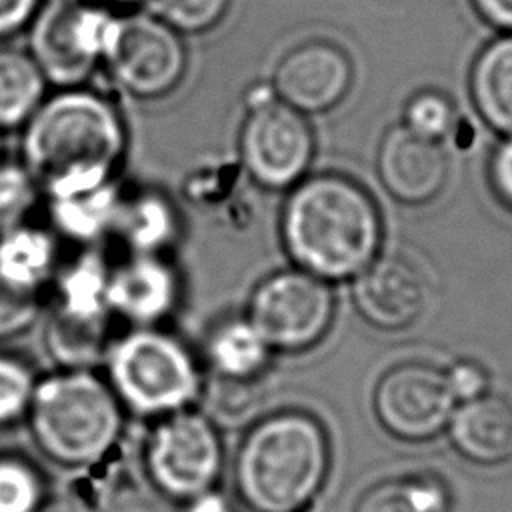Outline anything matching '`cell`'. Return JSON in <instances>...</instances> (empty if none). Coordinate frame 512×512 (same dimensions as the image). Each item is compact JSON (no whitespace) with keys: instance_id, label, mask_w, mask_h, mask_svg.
Masks as SVG:
<instances>
[{"instance_id":"obj_35","label":"cell","mask_w":512,"mask_h":512,"mask_svg":"<svg viewBox=\"0 0 512 512\" xmlns=\"http://www.w3.org/2000/svg\"><path fill=\"white\" fill-rule=\"evenodd\" d=\"M472 4L488 24L512 32V0H472Z\"/></svg>"},{"instance_id":"obj_37","label":"cell","mask_w":512,"mask_h":512,"mask_svg":"<svg viewBox=\"0 0 512 512\" xmlns=\"http://www.w3.org/2000/svg\"><path fill=\"white\" fill-rule=\"evenodd\" d=\"M112 8H124V10H134V8H142L146 4V0H100Z\"/></svg>"},{"instance_id":"obj_5","label":"cell","mask_w":512,"mask_h":512,"mask_svg":"<svg viewBox=\"0 0 512 512\" xmlns=\"http://www.w3.org/2000/svg\"><path fill=\"white\" fill-rule=\"evenodd\" d=\"M102 364L124 410L142 416L190 408L202 392L198 358L162 326L128 328L112 338Z\"/></svg>"},{"instance_id":"obj_25","label":"cell","mask_w":512,"mask_h":512,"mask_svg":"<svg viewBox=\"0 0 512 512\" xmlns=\"http://www.w3.org/2000/svg\"><path fill=\"white\" fill-rule=\"evenodd\" d=\"M354 512H446V492L432 478L386 480L368 490Z\"/></svg>"},{"instance_id":"obj_3","label":"cell","mask_w":512,"mask_h":512,"mask_svg":"<svg viewBox=\"0 0 512 512\" xmlns=\"http://www.w3.org/2000/svg\"><path fill=\"white\" fill-rule=\"evenodd\" d=\"M328 462V438L316 418L298 410L270 414L240 442L236 492L254 512H298L322 488Z\"/></svg>"},{"instance_id":"obj_14","label":"cell","mask_w":512,"mask_h":512,"mask_svg":"<svg viewBox=\"0 0 512 512\" xmlns=\"http://www.w3.org/2000/svg\"><path fill=\"white\" fill-rule=\"evenodd\" d=\"M352 302L374 328L404 330L426 308V284L408 260L376 256L352 278Z\"/></svg>"},{"instance_id":"obj_2","label":"cell","mask_w":512,"mask_h":512,"mask_svg":"<svg viewBox=\"0 0 512 512\" xmlns=\"http://www.w3.org/2000/svg\"><path fill=\"white\" fill-rule=\"evenodd\" d=\"M278 230L292 266L326 282L352 280L382 246V216L370 192L332 172L286 190Z\"/></svg>"},{"instance_id":"obj_36","label":"cell","mask_w":512,"mask_h":512,"mask_svg":"<svg viewBox=\"0 0 512 512\" xmlns=\"http://www.w3.org/2000/svg\"><path fill=\"white\" fill-rule=\"evenodd\" d=\"M38 512H96V510L74 496H62L40 506Z\"/></svg>"},{"instance_id":"obj_11","label":"cell","mask_w":512,"mask_h":512,"mask_svg":"<svg viewBox=\"0 0 512 512\" xmlns=\"http://www.w3.org/2000/svg\"><path fill=\"white\" fill-rule=\"evenodd\" d=\"M446 370L428 362L390 368L374 392L380 424L404 440H426L444 430L456 408Z\"/></svg>"},{"instance_id":"obj_19","label":"cell","mask_w":512,"mask_h":512,"mask_svg":"<svg viewBox=\"0 0 512 512\" xmlns=\"http://www.w3.org/2000/svg\"><path fill=\"white\" fill-rule=\"evenodd\" d=\"M110 266L112 264L106 260L100 246L80 248V252L70 262L60 264L50 284L54 290V298L48 310H54L74 320L110 324Z\"/></svg>"},{"instance_id":"obj_17","label":"cell","mask_w":512,"mask_h":512,"mask_svg":"<svg viewBox=\"0 0 512 512\" xmlns=\"http://www.w3.org/2000/svg\"><path fill=\"white\" fill-rule=\"evenodd\" d=\"M180 234V212L168 194L158 188L124 190L112 238L126 254L168 256Z\"/></svg>"},{"instance_id":"obj_20","label":"cell","mask_w":512,"mask_h":512,"mask_svg":"<svg viewBox=\"0 0 512 512\" xmlns=\"http://www.w3.org/2000/svg\"><path fill=\"white\" fill-rule=\"evenodd\" d=\"M124 188L118 180L66 196L46 198L50 228L80 248H96L114 236Z\"/></svg>"},{"instance_id":"obj_21","label":"cell","mask_w":512,"mask_h":512,"mask_svg":"<svg viewBox=\"0 0 512 512\" xmlns=\"http://www.w3.org/2000/svg\"><path fill=\"white\" fill-rule=\"evenodd\" d=\"M474 110L500 136H512V32L490 40L474 58L468 78Z\"/></svg>"},{"instance_id":"obj_8","label":"cell","mask_w":512,"mask_h":512,"mask_svg":"<svg viewBox=\"0 0 512 512\" xmlns=\"http://www.w3.org/2000/svg\"><path fill=\"white\" fill-rule=\"evenodd\" d=\"M334 308L330 282L290 266L264 276L252 288L244 314L274 354H298L326 336Z\"/></svg>"},{"instance_id":"obj_23","label":"cell","mask_w":512,"mask_h":512,"mask_svg":"<svg viewBox=\"0 0 512 512\" xmlns=\"http://www.w3.org/2000/svg\"><path fill=\"white\" fill-rule=\"evenodd\" d=\"M48 86L28 50L0 48V132L22 128L48 96Z\"/></svg>"},{"instance_id":"obj_16","label":"cell","mask_w":512,"mask_h":512,"mask_svg":"<svg viewBox=\"0 0 512 512\" xmlns=\"http://www.w3.org/2000/svg\"><path fill=\"white\" fill-rule=\"evenodd\" d=\"M448 432L454 448L478 464H504L512 460V402L500 394L484 392L454 408Z\"/></svg>"},{"instance_id":"obj_22","label":"cell","mask_w":512,"mask_h":512,"mask_svg":"<svg viewBox=\"0 0 512 512\" xmlns=\"http://www.w3.org/2000/svg\"><path fill=\"white\" fill-rule=\"evenodd\" d=\"M272 356L274 350L246 314L222 318L206 334L204 358L220 378L252 382L268 370Z\"/></svg>"},{"instance_id":"obj_28","label":"cell","mask_w":512,"mask_h":512,"mask_svg":"<svg viewBox=\"0 0 512 512\" xmlns=\"http://www.w3.org/2000/svg\"><path fill=\"white\" fill-rule=\"evenodd\" d=\"M402 124L418 136L442 142L456 124V112L444 94L436 90H424L408 100Z\"/></svg>"},{"instance_id":"obj_27","label":"cell","mask_w":512,"mask_h":512,"mask_svg":"<svg viewBox=\"0 0 512 512\" xmlns=\"http://www.w3.org/2000/svg\"><path fill=\"white\" fill-rule=\"evenodd\" d=\"M232 0H146L142 8L160 18L182 36L216 28L230 10Z\"/></svg>"},{"instance_id":"obj_18","label":"cell","mask_w":512,"mask_h":512,"mask_svg":"<svg viewBox=\"0 0 512 512\" xmlns=\"http://www.w3.org/2000/svg\"><path fill=\"white\" fill-rule=\"evenodd\" d=\"M58 236L48 226L26 222L0 234V282L40 298L60 268Z\"/></svg>"},{"instance_id":"obj_26","label":"cell","mask_w":512,"mask_h":512,"mask_svg":"<svg viewBox=\"0 0 512 512\" xmlns=\"http://www.w3.org/2000/svg\"><path fill=\"white\" fill-rule=\"evenodd\" d=\"M42 190L22 162H0V234L30 222Z\"/></svg>"},{"instance_id":"obj_13","label":"cell","mask_w":512,"mask_h":512,"mask_svg":"<svg viewBox=\"0 0 512 512\" xmlns=\"http://www.w3.org/2000/svg\"><path fill=\"white\" fill-rule=\"evenodd\" d=\"M182 298L180 274L168 256L126 254L110 266L108 306L130 328L160 326Z\"/></svg>"},{"instance_id":"obj_24","label":"cell","mask_w":512,"mask_h":512,"mask_svg":"<svg viewBox=\"0 0 512 512\" xmlns=\"http://www.w3.org/2000/svg\"><path fill=\"white\" fill-rule=\"evenodd\" d=\"M110 324L84 322L54 310L44 314L42 342L58 368H94L102 364L110 344Z\"/></svg>"},{"instance_id":"obj_4","label":"cell","mask_w":512,"mask_h":512,"mask_svg":"<svg viewBox=\"0 0 512 512\" xmlns=\"http://www.w3.org/2000/svg\"><path fill=\"white\" fill-rule=\"evenodd\" d=\"M24 418L36 446L50 460L86 466L116 444L124 406L94 368H58L36 380Z\"/></svg>"},{"instance_id":"obj_7","label":"cell","mask_w":512,"mask_h":512,"mask_svg":"<svg viewBox=\"0 0 512 512\" xmlns=\"http://www.w3.org/2000/svg\"><path fill=\"white\" fill-rule=\"evenodd\" d=\"M312 156L314 132L308 116L278 100L270 86L256 90L238 130L244 174L264 190H290L308 176Z\"/></svg>"},{"instance_id":"obj_33","label":"cell","mask_w":512,"mask_h":512,"mask_svg":"<svg viewBox=\"0 0 512 512\" xmlns=\"http://www.w3.org/2000/svg\"><path fill=\"white\" fill-rule=\"evenodd\" d=\"M446 378L456 400L460 402L472 400L488 392V374L478 362L460 360L446 370Z\"/></svg>"},{"instance_id":"obj_6","label":"cell","mask_w":512,"mask_h":512,"mask_svg":"<svg viewBox=\"0 0 512 512\" xmlns=\"http://www.w3.org/2000/svg\"><path fill=\"white\" fill-rule=\"evenodd\" d=\"M120 12L100 0H44L26 28L28 52L54 88L88 84L102 68Z\"/></svg>"},{"instance_id":"obj_12","label":"cell","mask_w":512,"mask_h":512,"mask_svg":"<svg viewBox=\"0 0 512 512\" xmlns=\"http://www.w3.org/2000/svg\"><path fill=\"white\" fill-rule=\"evenodd\" d=\"M352 76L350 56L338 44L308 40L278 60L268 86L278 100L310 116L340 104Z\"/></svg>"},{"instance_id":"obj_29","label":"cell","mask_w":512,"mask_h":512,"mask_svg":"<svg viewBox=\"0 0 512 512\" xmlns=\"http://www.w3.org/2000/svg\"><path fill=\"white\" fill-rule=\"evenodd\" d=\"M42 484L18 458H0V512H38Z\"/></svg>"},{"instance_id":"obj_38","label":"cell","mask_w":512,"mask_h":512,"mask_svg":"<svg viewBox=\"0 0 512 512\" xmlns=\"http://www.w3.org/2000/svg\"><path fill=\"white\" fill-rule=\"evenodd\" d=\"M0 148H2V132H0Z\"/></svg>"},{"instance_id":"obj_34","label":"cell","mask_w":512,"mask_h":512,"mask_svg":"<svg viewBox=\"0 0 512 512\" xmlns=\"http://www.w3.org/2000/svg\"><path fill=\"white\" fill-rule=\"evenodd\" d=\"M44 0H0V40L26 32Z\"/></svg>"},{"instance_id":"obj_32","label":"cell","mask_w":512,"mask_h":512,"mask_svg":"<svg viewBox=\"0 0 512 512\" xmlns=\"http://www.w3.org/2000/svg\"><path fill=\"white\" fill-rule=\"evenodd\" d=\"M488 182L494 196L512 210V136L502 138L490 154Z\"/></svg>"},{"instance_id":"obj_15","label":"cell","mask_w":512,"mask_h":512,"mask_svg":"<svg viewBox=\"0 0 512 512\" xmlns=\"http://www.w3.org/2000/svg\"><path fill=\"white\" fill-rule=\"evenodd\" d=\"M378 176L388 194L404 204L434 200L448 178V154L442 142L392 126L378 146Z\"/></svg>"},{"instance_id":"obj_31","label":"cell","mask_w":512,"mask_h":512,"mask_svg":"<svg viewBox=\"0 0 512 512\" xmlns=\"http://www.w3.org/2000/svg\"><path fill=\"white\" fill-rule=\"evenodd\" d=\"M40 298L12 290L0 282V342L28 332L40 318Z\"/></svg>"},{"instance_id":"obj_9","label":"cell","mask_w":512,"mask_h":512,"mask_svg":"<svg viewBox=\"0 0 512 512\" xmlns=\"http://www.w3.org/2000/svg\"><path fill=\"white\" fill-rule=\"evenodd\" d=\"M102 68L130 98H164L188 70L184 36L146 8L122 10Z\"/></svg>"},{"instance_id":"obj_30","label":"cell","mask_w":512,"mask_h":512,"mask_svg":"<svg viewBox=\"0 0 512 512\" xmlns=\"http://www.w3.org/2000/svg\"><path fill=\"white\" fill-rule=\"evenodd\" d=\"M36 380L24 360L0 354V426L26 416Z\"/></svg>"},{"instance_id":"obj_10","label":"cell","mask_w":512,"mask_h":512,"mask_svg":"<svg viewBox=\"0 0 512 512\" xmlns=\"http://www.w3.org/2000/svg\"><path fill=\"white\" fill-rule=\"evenodd\" d=\"M144 464L158 492L174 500H198L220 474V436L192 408L160 416L146 442Z\"/></svg>"},{"instance_id":"obj_1","label":"cell","mask_w":512,"mask_h":512,"mask_svg":"<svg viewBox=\"0 0 512 512\" xmlns=\"http://www.w3.org/2000/svg\"><path fill=\"white\" fill-rule=\"evenodd\" d=\"M20 130V162L44 198L118 180L128 152L122 110L90 84L56 88Z\"/></svg>"}]
</instances>
